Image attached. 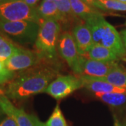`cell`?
<instances>
[{
  "label": "cell",
  "instance_id": "obj_1",
  "mask_svg": "<svg viewBox=\"0 0 126 126\" xmlns=\"http://www.w3.org/2000/svg\"><path fill=\"white\" fill-rule=\"evenodd\" d=\"M57 74V69L48 64L36 66L10 81L6 95L9 99H23L44 93Z\"/></svg>",
  "mask_w": 126,
  "mask_h": 126
},
{
  "label": "cell",
  "instance_id": "obj_2",
  "mask_svg": "<svg viewBox=\"0 0 126 126\" xmlns=\"http://www.w3.org/2000/svg\"><path fill=\"white\" fill-rule=\"evenodd\" d=\"M85 22L91 31L94 44L112 50L120 58H126V51L121 34L112 25L105 20L103 15L94 16Z\"/></svg>",
  "mask_w": 126,
  "mask_h": 126
},
{
  "label": "cell",
  "instance_id": "obj_3",
  "mask_svg": "<svg viewBox=\"0 0 126 126\" xmlns=\"http://www.w3.org/2000/svg\"><path fill=\"white\" fill-rule=\"evenodd\" d=\"M60 32V23L54 20H44L40 24L34 43L36 53L41 58L53 60L57 55Z\"/></svg>",
  "mask_w": 126,
  "mask_h": 126
},
{
  "label": "cell",
  "instance_id": "obj_4",
  "mask_svg": "<svg viewBox=\"0 0 126 126\" xmlns=\"http://www.w3.org/2000/svg\"><path fill=\"white\" fill-rule=\"evenodd\" d=\"M0 20L32 21L39 25L43 21L36 8L30 6L22 0H6L0 3Z\"/></svg>",
  "mask_w": 126,
  "mask_h": 126
},
{
  "label": "cell",
  "instance_id": "obj_5",
  "mask_svg": "<svg viewBox=\"0 0 126 126\" xmlns=\"http://www.w3.org/2000/svg\"><path fill=\"white\" fill-rule=\"evenodd\" d=\"M40 25L32 21L6 22L0 20V31L22 44L35 43Z\"/></svg>",
  "mask_w": 126,
  "mask_h": 126
},
{
  "label": "cell",
  "instance_id": "obj_6",
  "mask_svg": "<svg viewBox=\"0 0 126 126\" xmlns=\"http://www.w3.org/2000/svg\"><path fill=\"white\" fill-rule=\"evenodd\" d=\"M58 48L60 54L72 71L77 74H81L83 64L86 58L79 54L72 34L69 32L62 34L59 38Z\"/></svg>",
  "mask_w": 126,
  "mask_h": 126
},
{
  "label": "cell",
  "instance_id": "obj_7",
  "mask_svg": "<svg viewBox=\"0 0 126 126\" xmlns=\"http://www.w3.org/2000/svg\"><path fill=\"white\" fill-rule=\"evenodd\" d=\"M82 87H83V82L81 77L73 75L60 76L50 83L44 93L55 99H61L67 97Z\"/></svg>",
  "mask_w": 126,
  "mask_h": 126
},
{
  "label": "cell",
  "instance_id": "obj_8",
  "mask_svg": "<svg viewBox=\"0 0 126 126\" xmlns=\"http://www.w3.org/2000/svg\"><path fill=\"white\" fill-rule=\"evenodd\" d=\"M41 59L36 52L19 48V49L10 57L4 64L6 68L11 72H17L27 69L36 65Z\"/></svg>",
  "mask_w": 126,
  "mask_h": 126
},
{
  "label": "cell",
  "instance_id": "obj_9",
  "mask_svg": "<svg viewBox=\"0 0 126 126\" xmlns=\"http://www.w3.org/2000/svg\"><path fill=\"white\" fill-rule=\"evenodd\" d=\"M0 106L4 114L12 118L18 126H35L32 115L27 114L23 109L15 107L6 95L1 98Z\"/></svg>",
  "mask_w": 126,
  "mask_h": 126
},
{
  "label": "cell",
  "instance_id": "obj_10",
  "mask_svg": "<svg viewBox=\"0 0 126 126\" xmlns=\"http://www.w3.org/2000/svg\"><path fill=\"white\" fill-rule=\"evenodd\" d=\"M118 64L116 62H103L86 58L83 64L82 76L102 78L108 74Z\"/></svg>",
  "mask_w": 126,
  "mask_h": 126
},
{
  "label": "cell",
  "instance_id": "obj_11",
  "mask_svg": "<svg viewBox=\"0 0 126 126\" xmlns=\"http://www.w3.org/2000/svg\"><path fill=\"white\" fill-rule=\"evenodd\" d=\"M72 36L75 41L79 54L86 57L88 51L94 44L89 27L86 23L77 25L72 30Z\"/></svg>",
  "mask_w": 126,
  "mask_h": 126
},
{
  "label": "cell",
  "instance_id": "obj_12",
  "mask_svg": "<svg viewBox=\"0 0 126 126\" xmlns=\"http://www.w3.org/2000/svg\"><path fill=\"white\" fill-rule=\"evenodd\" d=\"M81 79L83 82V87L94 93H126V88H118L109 83L107 81H103L99 78L82 76Z\"/></svg>",
  "mask_w": 126,
  "mask_h": 126
},
{
  "label": "cell",
  "instance_id": "obj_13",
  "mask_svg": "<svg viewBox=\"0 0 126 126\" xmlns=\"http://www.w3.org/2000/svg\"><path fill=\"white\" fill-rule=\"evenodd\" d=\"M37 13L42 20H54L56 21H64V18L60 11L54 1L43 0L36 8Z\"/></svg>",
  "mask_w": 126,
  "mask_h": 126
},
{
  "label": "cell",
  "instance_id": "obj_14",
  "mask_svg": "<svg viewBox=\"0 0 126 126\" xmlns=\"http://www.w3.org/2000/svg\"><path fill=\"white\" fill-rule=\"evenodd\" d=\"M70 3L74 14L85 21L94 16L103 15L98 9L87 4L81 0H70Z\"/></svg>",
  "mask_w": 126,
  "mask_h": 126
},
{
  "label": "cell",
  "instance_id": "obj_15",
  "mask_svg": "<svg viewBox=\"0 0 126 126\" xmlns=\"http://www.w3.org/2000/svg\"><path fill=\"white\" fill-rule=\"evenodd\" d=\"M86 57H88V59L103 62H116L120 58L112 50L97 44H93Z\"/></svg>",
  "mask_w": 126,
  "mask_h": 126
},
{
  "label": "cell",
  "instance_id": "obj_16",
  "mask_svg": "<svg viewBox=\"0 0 126 126\" xmlns=\"http://www.w3.org/2000/svg\"><path fill=\"white\" fill-rule=\"evenodd\" d=\"M99 79L116 87L126 89V70L119 64L107 76Z\"/></svg>",
  "mask_w": 126,
  "mask_h": 126
},
{
  "label": "cell",
  "instance_id": "obj_17",
  "mask_svg": "<svg viewBox=\"0 0 126 126\" xmlns=\"http://www.w3.org/2000/svg\"><path fill=\"white\" fill-rule=\"evenodd\" d=\"M94 95L104 103L111 107H121L126 104V93H96Z\"/></svg>",
  "mask_w": 126,
  "mask_h": 126
},
{
  "label": "cell",
  "instance_id": "obj_18",
  "mask_svg": "<svg viewBox=\"0 0 126 126\" xmlns=\"http://www.w3.org/2000/svg\"><path fill=\"white\" fill-rule=\"evenodd\" d=\"M20 47L16 46L14 42L6 38L4 35L0 34V60L6 61L19 49Z\"/></svg>",
  "mask_w": 126,
  "mask_h": 126
},
{
  "label": "cell",
  "instance_id": "obj_19",
  "mask_svg": "<svg viewBox=\"0 0 126 126\" xmlns=\"http://www.w3.org/2000/svg\"><path fill=\"white\" fill-rule=\"evenodd\" d=\"M96 8L102 11H126V4L118 0H96Z\"/></svg>",
  "mask_w": 126,
  "mask_h": 126
},
{
  "label": "cell",
  "instance_id": "obj_20",
  "mask_svg": "<svg viewBox=\"0 0 126 126\" xmlns=\"http://www.w3.org/2000/svg\"><path fill=\"white\" fill-rule=\"evenodd\" d=\"M45 124L46 126H67L66 120L59 104L55 106L51 116Z\"/></svg>",
  "mask_w": 126,
  "mask_h": 126
},
{
  "label": "cell",
  "instance_id": "obj_21",
  "mask_svg": "<svg viewBox=\"0 0 126 126\" xmlns=\"http://www.w3.org/2000/svg\"><path fill=\"white\" fill-rule=\"evenodd\" d=\"M54 1L60 11L63 14L64 20H67L69 18L73 19L77 17L72 11L70 0H54Z\"/></svg>",
  "mask_w": 126,
  "mask_h": 126
},
{
  "label": "cell",
  "instance_id": "obj_22",
  "mask_svg": "<svg viewBox=\"0 0 126 126\" xmlns=\"http://www.w3.org/2000/svg\"><path fill=\"white\" fill-rule=\"evenodd\" d=\"M14 77V72H11L5 66L4 62L0 60V85L11 81Z\"/></svg>",
  "mask_w": 126,
  "mask_h": 126
},
{
  "label": "cell",
  "instance_id": "obj_23",
  "mask_svg": "<svg viewBox=\"0 0 126 126\" xmlns=\"http://www.w3.org/2000/svg\"><path fill=\"white\" fill-rule=\"evenodd\" d=\"M0 126H18L12 118L7 116L0 121Z\"/></svg>",
  "mask_w": 126,
  "mask_h": 126
},
{
  "label": "cell",
  "instance_id": "obj_24",
  "mask_svg": "<svg viewBox=\"0 0 126 126\" xmlns=\"http://www.w3.org/2000/svg\"><path fill=\"white\" fill-rule=\"evenodd\" d=\"M23 1H24L25 4H27V5H29L30 6L33 7V8H37L36 5L39 4V2L40 1V0H22Z\"/></svg>",
  "mask_w": 126,
  "mask_h": 126
},
{
  "label": "cell",
  "instance_id": "obj_25",
  "mask_svg": "<svg viewBox=\"0 0 126 126\" xmlns=\"http://www.w3.org/2000/svg\"><path fill=\"white\" fill-rule=\"evenodd\" d=\"M32 118H33V121L34 123L35 124V126H46V124L44 123L41 122V121L39 120V118L36 117V116H34V115H32Z\"/></svg>",
  "mask_w": 126,
  "mask_h": 126
},
{
  "label": "cell",
  "instance_id": "obj_26",
  "mask_svg": "<svg viewBox=\"0 0 126 126\" xmlns=\"http://www.w3.org/2000/svg\"><path fill=\"white\" fill-rule=\"evenodd\" d=\"M120 34H121V36L122 41H123V44L124 48H125L126 51V30H122L121 32V33H120Z\"/></svg>",
  "mask_w": 126,
  "mask_h": 126
},
{
  "label": "cell",
  "instance_id": "obj_27",
  "mask_svg": "<svg viewBox=\"0 0 126 126\" xmlns=\"http://www.w3.org/2000/svg\"><path fill=\"white\" fill-rule=\"evenodd\" d=\"M81 1L85 2L87 4L96 8V0H81Z\"/></svg>",
  "mask_w": 126,
  "mask_h": 126
},
{
  "label": "cell",
  "instance_id": "obj_28",
  "mask_svg": "<svg viewBox=\"0 0 126 126\" xmlns=\"http://www.w3.org/2000/svg\"><path fill=\"white\" fill-rule=\"evenodd\" d=\"M4 95H6V90L0 87V99Z\"/></svg>",
  "mask_w": 126,
  "mask_h": 126
},
{
  "label": "cell",
  "instance_id": "obj_29",
  "mask_svg": "<svg viewBox=\"0 0 126 126\" xmlns=\"http://www.w3.org/2000/svg\"><path fill=\"white\" fill-rule=\"evenodd\" d=\"M122 126L121 124L119 123V121H118L117 119H115V121H114V126Z\"/></svg>",
  "mask_w": 126,
  "mask_h": 126
},
{
  "label": "cell",
  "instance_id": "obj_30",
  "mask_svg": "<svg viewBox=\"0 0 126 126\" xmlns=\"http://www.w3.org/2000/svg\"><path fill=\"white\" fill-rule=\"evenodd\" d=\"M4 114V113L3 110H2V109H1V106H0V118H1V117Z\"/></svg>",
  "mask_w": 126,
  "mask_h": 126
},
{
  "label": "cell",
  "instance_id": "obj_31",
  "mask_svg": "<svg viewBox=\"0 0 126 126\" xmlns=\"http://www.w3.org/2000/svg\"><path fill=\"white\" fill-rule=\"evenodd\" d=\"M118 1H120V2L123 3V4H126V0H118Z\"/></svg>",
  "mask_w": 126,
  "mask_h": 126
},
{
  "label": "cell",
  "instance_id": "obj_32",
  "mask_svg": "<svg viewBox=\"0 0 126 126\" xmlns=\"http://www.w3.org/2000/svg\"><path fill=\"white\" fill-rule=\"evenodd\" d=\"M6 1V0H0V3H1L3 1Z\"/></svg>",
  "mask_w": 126,
  "mask_h": 126
},
{
  "label": "cell",
  "instance_id": "obj_33",
  "mask_svg": "<svg viewBox=\"0 0 126 126\" xmlns=\"http://www.w3.org/2000/svg\"><path fill=\"white\" fill-rule=\"evenodd\" d=\"M44 1H54V0H44Z\"/></svg>",
  "mask_w": 126,
  "mask_h": 126
},
{
  "label": "cell",
  "instance_id": "obj_34",
  "mask_svg": "<svg viewBox=\"0 0 126 126\" xmlns=\"http://www.w3.org/2000/svg\"><path fill=\"white\" fill-rule=\"evenodd\" d=\"M0 34H1V32L0 31Z\"/></svg>",
  "mask_w": 126,
  "mask_h": 126
},
{
  "label": "cell",
  "instance_id": "obj_35",
  "mask_svg": "<svg viewBox=\"0 0 126 126\" xmlns=\"http://www.w3.org/2000/svg\"></svg>",
  "mask_w": 126,
  "mask_h": 126
}]
</instances>
